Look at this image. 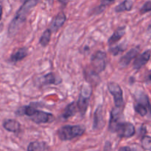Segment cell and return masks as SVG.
I'll list each match as a JSON object with an SVG mask.
<instances>
[{
	"label": "cell",
	"instance_id": "6da1fadb",
	"mask_svg": "<svg viewBox=\"0 0 151 151\" xmlns=\"http://www.w3.org/2000/svg\"><path fill=\"white\" fill-rule=\"evenodd\" d=\"M38 2V0H25L22 7L16 13L8 28V33L10 36H15L22 28V25L26 20L28 13Z\"/></svg>",
	"mask_w": 151,
	"mask_h": 151
},
{
	"label": "cell",
	"instance_id": "7a4b0ae2",
	"mask_svg": "<svg viewBox=\"0 0 151 151\" xmlns=\"http://www.w3.org/2000/svg\"><path fill=\"white\" fill-rule=\"evenodd\" d=\"M18 115H27L36 124L51 123L55 120V116L50 113L38 110L32 106H23L16 110Z\"/></svg>",
	"mask_w": 151,
	"mask_h": 151
},
{
	"label": "cell",
	"instance_id": "3957f363",
	"mask_svg": "<svg viewBox=\"0 0 151 151\" xmlns=\"http://www.w3.org/2000/svg\"><path fill=\"white\" fill-rule=\"evenodd\" d=\"M85 131L83 125H64L58 130V136L62 141H69L82 136Z\"/></svg>",
	"mask_w": 151,
	"mask_h": 151
},
{
	"label": "cell",
	"instance_id": "277c9868",
	"mask_svg": "<svg viewBox=\"0 0 151 151\" xmlns=\"http://www.w3.org/2000/svg\"><path fill=\"white\" fill-rule=\"evenodd\" d=\"M91 93H92L91 87L87 84H83L82 88H81L78 100L77 102L78 108L82 115H83L86 113L87 109H88L89 99L91 96Z\"/></svg>",
	"mask_w": 151,
	"mask_h": 151
},
{
	"label": "cell",
	"instance_id": "5b68a950",
	"mask_svg": "<svg viewBox=\"0 0 151 151\" xmlns=\"http://www.w3.org/2000/svg\"><path fill=\"white\" fill-rule=\"evenodd\" d=\"M108 88H109V90L111 94L113 96L114 99L115 106L119 108L123 107V92H122V90L120 87V86L117 83L114 82V81H110L108 84Z\"/></svg>",
	"mask_w": 151,
	"mask_h": 151
},
{
	"label": "cell",
	"instance_id": "8992f818",
	"mask_svg": "<svg viewBox=\"0 0 151 151\" xmlns=\"http://www.w3.org/2000/svg\"><path fill=\"white\" fill-rule=\"evenodd\" d=\"M106 54L103 51H97L92 56L91 59V66L94 71L97 73H101L106 69Z\"/></svg>",
	"mask_w": 151,
	"mask_h": 151
},
{
	"label": "cell",
	"instance_id": "52a82bcc",
	"mask_svg": "<svg viewBox=\"0 0 151 151\" xmlns=\"http://www.w3.org/2000/svg\"><path fill=\"white\" fill-rule=\"evenodd\" d=\"M135 127L131 122H120L115 127L113 133H117L121 138L132 137L135 134Z\"/></svg>",
	"mask_w": 151,
	"mask_h": 151
},
{
	"label": "cell",
	"instance_id": "ba28073f",
	"mask_svg": "<svg viewBox=\"0 0 151 151\" xmlns=\"http://www.w3.org/2000/svg\"><path fill=\"white\" fill-rule=\"evenodd\" d=\"M134 109L136 112L142 116L147 115L148 110L150 109V105L149 103L148 99L145 95H142L139 99H137L134 105Z\"/></svg>",
	"mask_w": 151,
	"mask_h": 151
},
{
	"label": "cell",
	"instance_id": "9c48e42d",
	"mask_svg": "<svg viewBox=\"0 0 151 151\" xmlns=\"http://www.w3.org/2000/svg\"><path fill=\"white\" fill-rule=\"evenodd\" d=\"M122 118V108H119L115 107L113 108L111 112L110 121H109V130L111 132H114L115 127H116L119 123L122 122L121 119Z\"/></svg>",
	"mask_w": 151,
	"mask_h": 151
},
{
	"label": "cell",
	"instance_id": "30bf717a",
	"mask_svg": "<svg viewBox=\"0 0 151 151\" xmlns=\"http://www.w3.org/2000/svg\"><path fill=\"white\" fill-rule=\"evenodd\" d=\"M38 81L40 83L41 86H43L48 84H58L61 83V79L53 73H50L44 75V76L40 77Z\"/></svg>",
	"mask_w": 151,
	"mask_h": 151
},
{
	"label": "cell",
	"instance_id": "8fae6325",
	"mask_svg": "<svg viewBox=\"0 0 151 151\" xmlns=\"http://www.w3.org/2000/svg\"><path fill=\"white\" fill-rule=\"evenodd\" d=\"M151 56V51L150 50H147L145 51L144 53L140 54L137 56L134 62V68L136 70H139L142 68L144 65L148 62Z\"/></svg>",
	"mask_w": 151,
	"mask_h": 151
},
{
	"label": "cell",
	"instance_id": "7c38bea8",
	"mask_svg": "<svg viewBox=\"0 0 151 151\" xmlns=\"http://www.w3.org/2000/svg\"><path fill=\"white\" fill-rule=\"evenodd\" d=\"M137 54H138V49H131L128 53H125V54L120 59V60H119V67L122 68H126V67L131 63V61H132L134 58L137 57Z\"/></svg>",
	"mask_w": 151,
	"mask_h": 151
},
{
	"label": "cell",
	"instance_id": "4fadbf2b",
	"mask_svg": "<svg viewBox=\"0 0 151 151\" xmlns=\"http://www.w3.org/2000/svg\"><path fill=\"white\" fill-rule=\"evenodd\" d=\"M66 15L63 12H60L53 19L51 25H50V28L49 29L52 31V32H56L59 28H61L63 25V24L66 22Z\"/></svg>",
	"mask_w": 151,
	"mask_h": 151
},
{
	"label": "cell",
	"instance_id": "5bb4252c",
	"mask_svg": "<svg viewBox=\"0 0 151 151\" xmlns=\"http://www.w3.org/2000/svg\"><path fill=\"white\" fill-rule=\"evenodd\" d=\"M103 106H99L96 109L94 113V121H93V128L97 129L101 128L104 124L103 121Z\"/></svg>",
	"mask_w": 151,
	"mask_h": 151
},
{
	"label": "cell",
	"instance_id": "9a60e30c",
	"mask_svg": "<svg viewBox=\"0 0 151 151\" xmlns=\"http://www.w3.org/2000/svg\"><path fill=\"white\" fill-rule=\"evenodd\" d=\"M28 55V50L27 47H21L17 49L13 54L10 56V61L13 63L19 62L24 59Z\"/></svg>",
	"mask_w": 151,
	"mask_h": 151
},
{
	"label": "cell",
	"instance_id": "2e32d148",
	"mask_svg": "<svg viewBox=\"0 0 151 151\" xmlns=\"http://www.w3.org/2000/svg\"><path fill=\"white\" fill-rule=\"evenodd\" d=\"M3 127L6 130L12 133H17L20 130L21 125L18 121L15 119H7L3 123Z\"/></svg>",
	"mask_w": 151,
	"mask_h": 151
},
{
	"label": "cell",
	"instance_id": "e0dca14e",
	"mask_svg": "<svg viewBox=\"0 0 151 151\" xmlns=\"http://www.w3.org/2000/svg\"><path fill=\"white\" fill-rule=\"evenodd\" d=\"M125 30H126V28H125V26L118 28L117 29L114 31L113 35L109 38V45H112L113 44H114V43L117 42L118 41H119V40L123 37V36L125 35Z\"/></svg>",
	"mask_w": 151,
	"mask_h": 151
},
{
	"label": "cell",
	"instance_id": "ac0fdd59",
	"mask_svg": "<svg viewBox=\"0 0 151 151\" xmlns=\"http://www.w3.org/2000/svg\"><path fill=\"white\" fill-rule=\"evenodd\" d=\"M48 147L44 142H32L27 147V151H47Z\"/></svg>",
	"mask_w": 151,
	"mask_h": 151
},
{
	"label": "cell",
	"instance_id": "d6986e66",
	"mask_svg": "<svg viewBox=\"0 0 151 151\" xmlns=\"http://www.w3.org/2000/svg\"><path fill=\"white\" fill-rule=\"evenodd\" d=\"M78 105L75 102H72L69 105H67L66 108L64 109L63 114H62V117L64 119H67V118H70V117L75 115V114L77 113L78 110Z\"/></svg>",
	"mask_w": 151,
	"mask_h": 151
},
{
	"label": "cell",
	"instance_id": "ffe728a7",
	"mask_svg": "<svg viewBox=\"0 0 151 151\" xmlns=\"http://www.w3.org/2000/svg\"><path fill=\"white\" fill-rule=\"evenodd\" d=\"M132 1H131V0H125L122 3H120L117 7H116L115 10H116V12H118V13L123 11H129V10L132 9Z\"/></svg>",
	"mask_w": 151,
	"mask_h": 151
},
{
	"label": "cell",
	"instance_id": "44dd1931",
	"mask_svg": "<svg viewBox=\"0 0 151 151\" xmlns=\"http://www.w3.org/2000/svg\"><path fill=\"white\" fill-rule=\"evenodd\" d=\"M51 35H52V31L50 29H47L44 33H43L42 36H41L39 40V43L41 46L43 47H46L50 43V39H51Z\"/></svg>",
	"mask_w": 151,
	"mask_h": 151
},
{
	"label": "cell",
	"instance_id": "7402d4cb",
	"mask_svg": "<svg viewBox=\"0 0 151 151\" xmlns=\"http://www.w3.org/2000/svg\"><path fill=\"white\" fill-rule=\"evenodd\" d=\"M142 147L145 150H151V137L148 136H144L141 141Z\"/></svg>",
	"mask_w": 151,
	"mask_h": 151
},
{
	"label": "cell",
	"instance_id": "603a6c76",
	"mask_svg": "<svg viewBox=\"0 0 151 151\" xmlns=\"http://www.w3.org/2000/svg\"><path fill=\"white\" fill-rule=\"evenodd\" d=\"M150 11H151V1H146V2L143 4L142 8L140 9V13H141L142 14H144V13H147V12Z\"/></svg>",
	"mask_w": 151,
	"mask_h": 151
},
{
	"label": "cell",
	"instance_id": "cb8c5ba5",
	"mask_svg": "<svg viewBox=\"0 0 151 151\" xmlns=\"http://www.w3.org/2000/svg\"><path fill=\"white\" fill-rule=\"evenodd\" d=\"M115 0H102L101 1V7H105V6L108 5L110 3L113 2Z\"/></svg>",
	"mask_w": 151,
	"mask_h": 151
},
{
	"label": "cell",
	"instance_id": "d4e9b609",
	"mask_svg": "<svg viewBox=\"0 0 151 151\" xmlns=\"http://www.w3.org/2000/svg\"><path fill=\"white\" fill-rule=\"evenodd\" d=\"M104 151H112L111 150V145L110 142H106V145H105V150Z\"/></svg>",
	"mask_w": 151,
	"mask_h": 151
},
{
	"label": "cell",
	"instance_id": "484cf974",
	"mask_svg": "<svg viewBox=\"0 0 151 151\" xmlns=\"http://www.w3.org/2000/svg\"><path fill=\"white\" fill-rule=\"evenodd\" d=\"M118 151H131V150L129 147L125 146V147H122L119 148V150Z\"/></svg>",
	"mask_w": 151,
	"mask_h": 151
},
{
	"label": "cell",
	"instance_id": "4316f807",
	"mask_svg": "<svg viewBox=\"0 0 151 151\" xmlns=\"http://www.w3.org/2000/svg\"><path fill=\"white\" fill-rule=\"evenodd\" d=\"M1 16H2V7L0 5V21L1 19Z\"/></svg>",
	"mask_w": 151,
	"mask_h": 151
},
{
	"label": "cell",
	"instance_id": "83f0119b",
	"mask_svg": "<svg viewBox=\"0 0 151 151\" xmlns=\"http://www.w3.org/2000/svg\"><path fill=\"white\" fill-rule=\"evenodd\" d=\"M147 80H150V81H151V72H150V73L147 75Z\"/></svg>",
	"mask_w": 151,
	"mask_h": 151
},
{
	"label": "cell",
	"instance_id": "f1b7e54d",
	"mask_svg": "<svg viewBox=\"0 0 151 151\" xmlns=\"http://www.w3.org/2000/svg\"><path fill=\"white\" fill-rule=\"evenodd\" d=\"M60 1H64L65 0H60Z\"/></svg>",
	"mask_w": 151,
	"mask_h": 151
}]
</instances>
